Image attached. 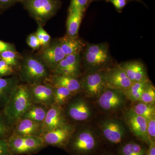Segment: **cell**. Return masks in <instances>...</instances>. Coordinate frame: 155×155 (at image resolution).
I'll return each instance as SVG.
<instances>
[{"label":"cell","instance_id":"cell-18","mask_svg":"<svg viewBox=\"0 0 155 155\" xmlns=\"http://www.w3.org/2000/svg\"><path fill=\"white\" fill-rule=\"evenodd\" d=\"M149 145L137 139L127 140L116 147V155H145Z\"/></svg>","mask_w":155,"mask_h":155},{"label":"cell","instance_id":"cell-20","mask_svg":"<svg viewBox=\"0 0 155 155\" xmlns=\"http://www.w3.org/2000/svg\"><path fill=\"white\" fill-rule=\"evenodd\" d=\"M46 82L51 84L53 86L67 88L75 95L82 91L80 81L77 78L53 75L50 76Z\"/></svg>","mask_w":155,"mask_h":155},{"label":"cell","instance_id":"cell-31","mask_svg":"<svg viewBox=\"0 0 155 155\" xmlns=\"http://www.w3.org/2000/svg\"><path fill=\"white\" fill-rule=\"evenodd\" d=\"M69 66L80 72L81 57L80 53H75L66 56L65 58Z\"/></svg>","mask_w":155,"mask_h":155},{"label":"cell","instance_id":"cell-14","mask_svg":"<svg viewBox=\"0 0 155 155\" xmlns=\"http://www.w3.org/2000/svg\"><path fill=\"white\" fill-rule=\"evenodd\" d=\"M28 85L33 103L51 107L54 104V86L48 82Z\"/></svg>","mask_w":155,"mask_h":155},{"label":"cell","instance_id":"cell-11","mask_svg":"<svg viewBox=\"0 0 155 155\" xmlns=\"http://www.w3.org/2000/svg\"><path fill=\"white\" fill-rule=\"evenodd\" d=\"M75 125L68 122L54 130L43 134L41 137L45 144L65 150Z\"/></svg>","mask_w":155,"mask_h":155},{"label":"cell","instance_id":"cell-3","mask_svg":"<svg viewBox=\"0 0 155 155\" xmlns=\"http://www.w3.org/2000/svg\"><path fill=\"white\" fill-rule=\"evenodd\" d=\"M18 69L19 81L27 85L45 82L51 76V71L44 63L32 54L22 57Z\"/></svg>","mask_w":155,"mask_h":155},{"label":"cell","instance_id":"cell-40","mask_svg":"<svg viewBox=\"0 0 155 155\" xmlns=\"http://www.w3.org/2000/svg\"><path fill=\"white\" fill-rule=\"evenodd\" d=\"M145 155H155V141H151Z\"/></svg>","mask_w":155,"mask_h":155},{"label":"cell","instance_id":"cell-39","mask_svg":"<svg viewBox=\"0 0 155 155\" xmlns=\"http://www.w3.org/2000/svg\"><path fill=\"white\" fill-rule=\"evenodd\" d=\"M14 45L0 40V54L8 50H15Z\"/></svg>","mask_w":155,"mask_h":155},{"label":"cell","instance_id":"cell-29","mask_svg":"<svg viewBox=\"0 0 155 155\" xmlns=\"http://www.w3.org/2000/svg\"><path fill=\"white\" fill-rule=\"evenodd\" d=\"M13 126L9 123L0 110V138L8 140L13 133Z\"/></svg>","mask_w":155,"mask_h":155},{"label":"cell","instance_id":"cell-7","mask_svg":"<svg viewBox=\"0 0 155 155\" xmlns=\"http://www.w3.org/2000/svg\"><path fill=\"white\" fill-rule=\"evenodd\" d=\"M109 47L105 43L89 44L84 54L85 67L89 71L102 70L110 61Z\"/></svg>","mask_w":155,"mask_h":155},{"label":"cell","instance_id":"cell-6","mask_svg":"<svg viewBox=\"0 0 155 155\" xmlns=\"http://www.w3.org/2000/svg\"><path fill=\"white\" fill-rule=\"evenodd\" d=\"M101 137L103 143L115 148L127 140L125 125L118 119L109 118L104 119L100 125Z\"/></svg>","mask_w":155,"mask_h":155},{"label":"cell","instance_id":"cell-35","mask_svg":"<svg viewBox=\"0 0 155 155\" xmlns=\"http://www.w3.org/2000/svg\"><path fill=\"white\" fill-rule=\"evenodd\" d=\"M27 44L33 50H38L41 47V44L37 37L35 33L31 34L27 37Z\"/></svg>","mask_w":155,"mask_h":155},{"label":"cell","instance_id":"cell-32","mask_svg":"<svg viewBox=\"0 0 155 155\" xmlns=\"http://www.w3.org/2000/svg\"><path fill=\"white\" fill-rule=\"evenodd\" d=\"M89 3V0H70L69 9L78 10L84 14Z\"/></svg>","mask_w":155,"mask_h":155},{"label":"cell","instance_id":"cell-34","mask_svg":"<svg viewBox=\"0 0 155 155\" xmlns=\"http://www.w3.org/2000/svg\"><path fill=\"white\" fill-rule=\"evenodd\" d=\"M147 133L150 142L155 141V116L147 120Z\"/></svg>","mask_w":155,"mask_h":155},{"label":"cell","instance_id":"cell-22","mask_svg":"<svg viewBox=\"0 0 155 155\" xmlns=\"http://www.w3.org/2000/svg\"><path fill=\"white\" fill-rule=\"evenodd\" d=\"M58 41L66 56L80 53L85 45L84 43L78 37H71L66 35L59 39Z\"/></svg>","mask_w":155,"mask_h":155},{"label":"cell","instance_id":"cell-24","mask_svg":"<svg viewBox=\"0 0 155 155\" xmlns=\"http://www.w3.org/2000/svg\"><path fill=\"white\" fill-rule=\"evenodd\" d=\"M150 82L147 79L132 83L128 88L123 91L126 99L132 102L139 101L142 94Z\"/></svg>","mask_w":155,"mask_h":155},{"label":"cell","instance_id":"cell-23","mask_svg":"<svg viewBox=\"0 0 155 155\" xmlns=\"http://www.w3.org/2000/svg\"><path fill=\"white\" fill-rule=\"evenodd\" d=\"M84 14L78 10L69 9L67 22V35L71 37H78Z\"/></svg>","mask_w":155,"mask_h":155},{"label":"cell","instance_id":"cell-1","mask_svg":"<svg viewBox=\"0 0 155 155\" xmlns=\"http://www.w3.org/2000/svg\"><path fill=\"white\" fill-rule=\"evenodd\" d=\"M104 144L101 136L93 129L75 126L65 150L69 155H97Z\"/></svg>","mask_w":155,"mask_h":155},{"label":"cell","instance_id":"cell-30","mask_svg":"<svg viewBox=\"0 0 155 155\" xmlns=\"http://www.w3.org/2000/svg\"><path fill=\"white\" fill-rule=\"evenodd\" d=\"M139 101L146 104H155V88L151 82L142 94Z\"/></svg>","mask_w":155,"mask_h":155},{"label":"cell","instance_id":"cell-26","mask_svg":"<svg viewBox=\"0 0 155 155\" xmlns=\"http://www.w3.org/2000/svg\"><path fill=\"white\" fill-rule=\"evenodd\" d=\"M130 108L135 114L144 117L147 120L155 116V104H148L140 101L132 102Z\"/></svg>","mask_w":155,"mask_h":155},{"label":"cell","instance_id":"cell-25","mask_svg":"<svg viewBox=\"0 0 155 155\" xmlns=\"http://www.w3.org/2000/svg\"><path fill=\"white\" fill-rule=\"evenodd\" d=\"M49 108V107L43 105L33 103L22 118L30 119L35 122H42Z\"/></svg>","mask_w":155,"mask_h":155},{"label":"cell","instance_id":"cell-36","mask_svg":"<svg viewBox=\"0 0 155 155\" xmlns=\"http://www.w3.org/2000/svg\"><path fill=\"white\" fill-rule=\"evenodd\" d=\"M22 0H0V11H5Z\"/></svg>","mask_w":155,"mask_h":155},{"label":"cell","instance_id":"cell-37","mask_svg":"<svg viewBox=\"0 0 155 155\" xmlns=\"http://www.w3.org/2000/svg\"><path fill=\"white\" fill-rule=\"evenodd\" d=\"M107 2L113 4L115 8L119 12L125 8L127 3V0H104Z\"/></svg>","mask_w":155,"mask_h":155},{"label":"cell","instance_id":"cell-5","mask_svg":"<svg viewBox=\"0 0 155 155\" xmlns=\"http://www.w3.org/2000/svg\"><path fill=\"white\" fill-rule=\"evenodd\" d=\"M7 142L11 155L35 154L47 147L41 137L12 134Z\"/></svg>","mask_w":155,"mask_h":155},{"label":"cell","instance_id":"cell-15","mask_svg":"<svg viewBox=\"0 0 155 155\" xmlns=\"http://www.w3.org/2000/svg\"><path fill=\"white\" fill-rule=\"evenodd\" d=\"M105 78L107 87L123 91L132 84L119 65L105 71Z\"/></svg>","mask_w":155,"mask_h":155},{"label":"cell","instance_id":"cell-19","mask_svg":"<svg viewBox=\"0 0 155 155\" xmlns=\"http://www.w3.org/2000/svg\"><path fill=\"white\" fill-rule=\"evenodd\" d=\"M119 66L132 83L148 79L144 64L140 61H130Z\"/></svg>","mask_w":155,"mask_h":155},{"label":"cell","instance_id":"cell-8","mask_svg":"<svg viewBox=\"0 0 155 155\" xmlns=\"http://www.w3.org/2000/svg\"><path fill=\"white\" fill-rule=\"evenodd\" d=\"M63 108L66 119L70 123L87 122L92 116V110L88 102L75 95Z\"/></svg>","mask_w":155,"mask_h":155},{"label":"cell","instance_id":"cell-16","mask_svg":"<svg viewBox=\"0 0 155 155\" xmlns=\"http://www.w3.org/2000/svg\"><path fill=\"white\" fill-rule=\"evenodd\" d=\"M68 122L63 107L54 104L49 108L42 122L43 134L54 130Z\"/></svg>","mask_w":155,"mask_h":155},{"label":"cell","instance_id":"cell-12","mask_svg":"<svg viewBox=\"0 0 155 155\" xmlns=\"http://www.w3.org/2000/svg\"><path fill=\"white\" fill-rule=\"evenodd\" d=\"M124 122L136 138L149 145L150 142L147 133V120L135 114L130 109L123 114Z\"/></svg>","mask_w":155,"mask_h":155},{"label":"cell","instance_id":"cell-17","mask_svg":"<svg viewBox=\"0 0 155 155\" xmlns=\"http://www.w3.org/2000/svg\"><path fill=\"white\" fill-rule=\"evenodd\" d=\"M43 134L42 122L21 118L13 126L12 134L41 137Z\"/></svg>","mask_w":155,"mask_h":155},{"label":"cell","instance_id":"cell-13","mask_svg":"<svg viewBox=\"0 0 155 155\" xmlns=\"http://www.w3.org/2000/svg\"><path fill=\"white\" fill-rule=\"evenodd\" d=\"M38 57L53 73L66 55L57 40L51 41L48 45L42 47Z\"/></svg>","mask_w":155,"mask_h":155},{"label":"cell","instance_id":"cell-27","mask_svg":"<svg viewBox=\"0 0 155 155\" xmlns=\"http://www.w3.org/2000/svg\"><path fill=\"white\" fill-rule=\"evenodd\" d=\"M54 104L64 107L75 95L69 90L62 87L54 86Z\"/></svg>","mask_w":155,"mask_h":155},{"label":"cell","instance_id":"cell-42","mask_svg":"<svg viewBox=\"0 0 155 155\" xmlns=\"http://www.w3.org/2000/svg\"><path fill=\"white\" fill-rule=\"evenodd\" d=\"M97 1V0H89V1L90 3L91 2H93V1Z\"/></svg>","mask_w":155,"mask_h":155},{"label":"cell","instance_id":"cell-9","mask_svg":"<svg viewBox=\"0 0 155 155\" xmlns=\"http://www.w3.org/2000/svg\"><path fill=\"white\" fill-rule=\"evenodd\" d=\"M82 91L88 98L97 100L107 88L105 71H89L80 80Z\"/></svg>","mask_w":155,"mask_h":155},{"label":"cell","instance_id":"cell-10","mask_svg":"<svg viewBox=\"0 0 155 155\" xmlns=\"http://www.w3.org/2000/svg\"><path fill=\"white\" fill-rule=\"evenodd\" d=\"M97 100L104 112L113 114L123 109L127 99L122 91L107 87Z\"/></svg>","mask_w":155,"mask_h":155},{"label":"cell","instance_id":"cell-41","mask_svg":"<svg viewBox=\"0 0 155 155\" xmlns=\"http://www.w3.org/2000/svg\"><path fill=\"white\" fill-rule=\"evenodd\" d=\"M97 155H116L114 152L105 149H103Z\"/></svg>","mask_w":155,"mask_h":155},{"label":"cell","instance_id":"cell-2","mask_svg":"<svg viewBox=\"0 0 155 155\" xmlns=\"http://www.w3.org/2000/svg\"><path fill=\"white\" fill-rule=\"evenodd\" d=\"M33 104L28 85L19 83L2 111L9 123L13 126L22 118Z\"/></svg>","mask_w":155,"mask_h":155},{"label":"cell","instance_id":"cell-21","mask_svg":"<svg viewBox=\"0 0 155 155\" xmlns=\"http://www.w3.org/2000/svg\"><path fill=\"white\" fill-rule=\"evenodd\" d=\"M17 76L0 77V110H2L10 98L12 92L19 83Z\"/></svg>","mask_w":155,"mask_h":155},{"label":"cell","instance_id":"cell-28","mask_svg":"<svg viewBox=\"0 0 155 155\" xmlns=\"http://www.w3.org/2000/svg\"><path fill=\"white\" fill-rule=\"evenodd\" d=\"M22 58L16 50H8L0 54V59L15 69H18Z\"/></svg>","mask_w":155,"mask_h":155},{"label":"cell","instance_id":"cell-4","mask_svg":"<svg viewBox=\"0 0 155 155\" xmlns=\"http://www.w3.org/2000/svg\"><path fill=\"white\" fill-rule=\"evenodd\" d=\"M39 25H45L54 17L61 6L60 0H22L21 2Z\"/></svg>","mask_w":155,"mask_h":155},{"label":"cell","instance_id":"cell-38","mask_svg":"<svg viewBox=\"0 0 155 155\" xmlns=\"http://www.w3.org/2000/svg\"><path fill=\"white\" fill-rule=\"evenodd\" d=\"M0 155H11L7 140L0 138Z\"/></svg>","mask_w":155,"mask_h":155},{"label":"cell","instance_id":"cell-33","mask_svg":"<svg viewBox=\"0 0 155 155\" xmlns=\"http://www.w3.org/2000/svg\"><path fill=\"white\" fill-rule=\"evenodd\" d=\"M15 73V69L0 59V77L11 76Z\"/></svg>","mask_w":155,"mask_h":155}]
</instances>
